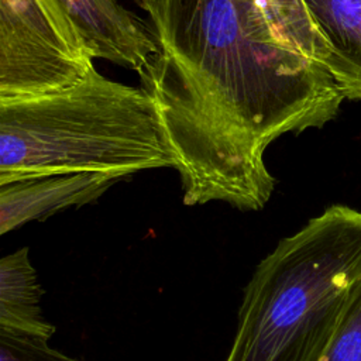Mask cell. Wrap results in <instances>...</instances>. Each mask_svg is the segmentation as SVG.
<instances>
[{
	"instance_id": "30bf717a",
	"label": "cell",
	"mask_w": 361,
	"mask_h": 361,
	"mask_svg": "<svg viewBox=\"0 0 361 361\" xmlns=\"http://www.w3.org/2000/svg\"><path fill=\"white\" fill-rule=\"evenodd\" d=\"M324 361H361V278L351 296Z\"/></svg>"
},
{
	"instance_id": "9c48e42d",
	"label": "cell",
	"mask_w": 361,
	"mask_h": 361,
	"mask_svg": "<svg viewBox=\"0 0 361 361\" xmlns=\"http://www.w3.org/2000/svg\"><path fill=\"white\" fill-rule=\"evenodd\" d=\"M281 39L292 49L327 68L333 76L336 59L329 42L314 25L303 0H259Z\"/></svg>"
},
{
	"instance_id": "ba28073f",
	"label": "cell",
	"mask_w": 361,
	"mask_h": 361,
	"mask_svg": "<svg viewBox=\"0 0 361 361\" xmlns=\"http://www.w3.org/2000/svg\"><path fill=\"white\" fill-rule=\"evenodd\" d=\"M42 293L28 250L4 255L0 259V329L49 340L55 327L41 313Z\"/></svg>"
},
{
	"instance_id": "5b68a950",
	"label": "cell",
	"mask_w": 361,
	"mask_h": 361,
	"mask_svg": "<svg viewBox=\"0 0 361 361\" xmlns=\"http://www.w3.org/2000/svg\"><path fill=\"white\" fill-rule=\"evenodd\" d=\"M39 1L93 59H106L141 73L158 52L149 27L117 0Z\"/></svg>"
},
{
	"instance_id": "8fae6325",
	"label": "cell",
	"mask_w": 361,
	"mask_h": 361,
	"mask_svg": "<svg viewBox=\"0 0 361 361\" xmlns=\"http://www.w3.org/2000/svg\"><path fill=\"white\" fill-rule=\"evenodd\" d=\"M0 361H82L49 347L48 338L0 329Z\"/></svg>"
},
{
	"instance_id": "52a82bcc",
	"label": "cell",
	"mask_w": 361,
	"mask_h": 361,
	"mask_svg": "<svg viewBox=\"0 0 361 361\" xmlns=\"http://www.w3.org/2000/svg\"><path fill=\"white\" fill-rule=\"evenodd\" d=\"M303 1L334 54V78L345 99H361V0Z\"/></svg>"
},
{
	"instance_id": "7a4b0ae2",
	"label": "cell",
	"mask_w": 361,
	"mask_h": 361,
	"mask_svg": "<svg viewBox=\"0 0 361 361\" xmlns=\"http://www.w3.org/2000/svg\"><path fill=\"white\" fill-rule=\"evenodd\" d=\"M165 166L175 159L154 99L94 65L69 87L0 99V183L72 172L126 178Z\"/></svg>"
},
{
	"instance_id": "277c9868",
	"label": "cell",
	"mask_w": 361,
	"mask_h": 361,
	"mask_svg": "<svg viewBox=\"0 0 361 361\" xmlns=\"http://www.w3.org/2000/svg\"><path fill=\"white\" fill-rule=\"evenodd\" d=\"M92 66L93 58L39 0H0V99L69 87Z\"/></svg>"
},
{
	"instance_id": "3957f363",
	"label": "cell",
	"mask_w": 361,
	"mask_h": 361,
	"mask_svg": "<svg viewBox=\"0 0 361 361\" xmlns=\"http://www.w3.org/2000/svg\"><path fill=\"white\" fill-rule=\"evenodd\" d=\"M360 278L361 212L333 204L258 264L226 361H324Z\"/></svg>"
},
{
	"instance_id": "8992f818",
	"label": "cell",
	"mask_w": 361,
	"mask_h": 361,
	"mask_svg": "<svg viewBox=\"0 0 361 361\" xmlns=\"http://www.w3.org/2000/svg\"><path fill=\"white\" fill-rule=\"evenodd\" d=\"M123 178L99 172L28 176L0 183V233L100 197Z\"/></svg>"
},
{
	"instance_id": "6da1fadb",
	"label": "cell",
	"mask_w": 361,
	"mask_h": 361,
	"mask_svg": "<svg viewBox=\"0 0 361 361\" xmlns=\"http://www.w3.org/2000/svg\"><path fill=\"white\" fill-rule=\"evenodd\" d=\"M158 45L140 75L188 206L259 210L271 142L320 128L345 99L333 73L286 45L259 0H140Z\"/></svg>"
}]
</instances>
